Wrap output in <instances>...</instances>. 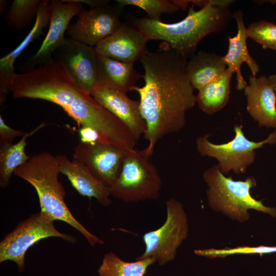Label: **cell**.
<instances>
[{
    "label": "cell",
    "mask_w": 276,
    "mask_h": 276,
    "mask_svg": "<svg viewBox=\"0 0 276 276\" xmlns=\"http://www.w3.org/2000/svg\"><path fill=\"white\" fill-rule=\"evenodd\" d=\"M148 40L139 30L122 23L113 34L99 42L96 52L123 62L133 63L147 52Z\"/></svg>",
    "instance_id": "9a60e30c"
},
{
    "label": "cell",
    "mask_w": 276,
    "mask_h": 276,
    "mask_svg": "<svg viewBox=\"0 0 276 276\" xmlns=\"http://www.w3.org/2000/svg\"><path fill=\"white\" fill-rule=\"evenodd\" d=\"M7 4V1L6 0H1L0 1V13L1 14L5 10L6 6Z\"/></svg>",
    "instance_id": "d6a6232c"
},
{
    "label": "cell",
    "mask_w": 276,
    "mask_h": 276,
    "mask_svg": "<svg viewBox=\"0 0 276 276\" xmlns=\"http://www.w3.org/2000/svg\"><path fill=\"white\" fill-rule=\"evenodd\" d=\"M122 8L118 4L88 10L82 8L76 22L68 26L67 34L73 40L95 47L122 25L120 17Z\"/></svg>",
    "instance_id": "30bf717a"
},
{
    "label": "cell",
    "mask_w": 276,
    "mask_h": 276,
    "mask_svg": "<svg viewBox=\"0 0 276 276\" xmlns=\"http://www.w3.org/2000/svg\"><path fill=\"white\" fill-rule=\"evenodd\" d=\"M59 173L56 156L48 152H41L31 156L13 174L34 188L42 216L53 222L59 220L67 223L81 233L91 246L103 244V240L88 231L69 210L64 201V186L58 179Z\"/></svg>",
    "instance_id": "277c9868"
},
{
    "label": "cell",
    "mask_w": 276,
    "mask_h": 276,
    "mask_svg": "<svg viewBox=\"0 0 276 276\" xmlns=\"http://www.w3.org/2000/svg\"><path fill=\"white\" fill-rule=\"evenodd\" d=\"M51 14L49 28L39 50L25 64L27 71L52 61V55L65 40L64 33L72 18L82 9V3L76 0L50 1Z\"/></svg>",
    "instance_id": "7c38bea8"
},
{
    "label": "cell",
    "mask_w": 276,
    "mask_h": 276,
    "mask_svg": "<svg viewBox=\"0 0 276 276\" xmlns=\"http://www.w3.org/2000/svg\"><path fill=\"white\" fill-rule=\"evenodd\" d=\"M27 132L16 130L9 127L0 116V145L12 144L13 140L17 137L22 136Z\"/></svg>",
    "instance_id": "f1b7e54d"
},
{
    "label": "cell",
    "mask_w": 276,
    "mask_h": 276,
    "mask_svg": "<svg viewBox=\"0 0 276 276\" xmlns=\"http://www.w3.org/2000/svg\"><path fill=\"white\" fill-rule=\"evenodd\" d=\"M274 252H276V246L264 245L258 246H242L223 249L209 248L194 250V253L196 255L210 258H223L235 254H258L262 256L264 254Z\"/></svg>",
    "instance_id": "83f0119b"
},
{
    "label": "cell",
    "mask_w": 276,
    "mask_h": 276,
    "mask_svg": "<svg viewBox=\"0 0 276 276\" xmlns=\"http://www.w3.org/2000/svg\"><path fill=\"white\" fill-rule=\"evenodd\" d=\"M166 221L157 229L144 234L145 249L136 260L153 258L160 265H164L174 260L177 249L187 238L188 217L182 204L171 198L166 201Z\"/></svg>",
    "instance_id": "ba28073f"
},
{
    "label": "cell",
    "mask_w": 276,
    "mask_h": 276,
    "mask_svg": "<svg viewBox=\"0 0 276 276\" xmlns=\"http://www.w3.org/2000/svg\"><path fill=\"white\" fill-rule=\"evenodd\" d=\"M13 91L17 99H40L60 106L79 126L94 129L105 140L112 139L120 129V121L79 89L58 60L19 74Z\"/></svg>",
    "instance_id": "7a4b0ae2"
},
{
    "label": "cell",
    "mask_w": 276,
    "mask_h": 276,
    "mask_svg": "<svg viewBox=\"0 0 276 276\" xmlns=\"http://www.w3.org/2000/svg\"><path fill=\"white\" fill-rule=\"evenodd\" d=\"M80 140L88 143H106L100 134L94 129L86 127H81L79 130ZM107 144V143H106Z\"/></svg>",
    "instance_id": "f546056e"
},
{
    "label": "cell",
    "mask_w": 276,
    "mask_h": 276,
    "mask_svg": "<svg viewBox=\"0 0 276 276\" xmlns=\"http://www.w3.org/2000/svg\"><path fill=\"white\" fill-rule=\"evenodd\" d=\"M97 55L100 83L127 93L133 90L139 79L143 77V75L136 72L133 63L123 62L98 53Z\"/></svg>",
    "instance_id": "ffe728a7"
},
{
    "label": "cell",
    "mask_w": 276,
    "mask_h": 276,
    "mask_svg": "<svg viewBox=\"0 0 276 276\" xmlns=\"http://www.w3.org/2000/svg\"><path fill=\"white\" fill-rule=\"evenodd\" d=\"M91 95L129 129L137 142L144 134L146 125L139 101L131 99L121 90L100 82Z\"/></svg>",
    "instance_id": "5bb4252c"
},
{
    "label": "cell",
    "mask_w": 276,
    "mask_h": 276,
    "mask_svg": "<svg viewBox=\"0 0 276 276\" xmlns=\"http://www.w3.org/2000/svg\"><path fill=\"white\" fill-rule=\"evenodd\" d=\"M202 176L208 187V201L213 210L239 222L249 219V210L276 217V208L266 206L252 196L250 191L257 185L253 176L244 180H235L223 174L217 164L205 170Z\"/></svg>",
    "instance_id": "5b68a950"
},
{
    "label": "cell",
    "mask_w": 276,
    "mask_h": 276,
    "mask_svg": "<svg viewBox=\"0 0 276 276\" xmlns=\"http://www.w3.org/2000/svg\"><path fill=\"white\" fill-rule=\"evenodd\" d=\"M127 152L109 144L80 141L74 149L72 159L85 165L109 188L120 173Z\"/></svg>",
    "instance_id": "4fadbf2b"
},
{
    "label": "cell",
    "mask_w": 276,
    "mask_h": 276,
    "mask_svg": "<svg viewBox=\"0 0 276 276\" xmlns=\"http://www.w3.org/2000/svg\"><path fill=\"white\" fill-rule=\"evenodd\" d=\"M248 38L260 44L264 49L276 51V25L265 20L250 24L247 28Z\"/></svg>",
    "instance_id": "4316f807"
},
{
    "label": "cell",
    "mask_w": 276,
    "mask_h": 276,
    "mask_svg": "<svg viewBox=\"0 0 276 276\" xmlns=\"http://www.w3.org/2000/svg\"><path fill=\"white\" fill-rule=\"evenodd\" d=\"M42 123L22 136L16 143L0 145V186L8 187L11 175L20 166L27 162L30 156L25 152L27 139L44 126Z\"/></svg>",
    "instance_id": "603a6c76"
},
{
    "label": "cell",
    "mask_w": 276,
    "mask_h": 276,
    "mask_svg": "<svg viewBox=\"0 0 276 276\" xmlns=\"http://www.w3.org/2000/svg\"><path fill=\"white\" fill-rule=\"evenodd\" d=\"M237 26V32L235 36L228 40V48L223 59L228 68L232 73L236 74V88L238 90H244L247 83L243 77L241 71V65L246 63L249 67L251 75L256 77L260 68L256 60L250 55L247 46V28L243 20V13L241 10H237L232 15Z\"/></svg>",
    "instance_id": "d6986e66"
},
{
    "label": "cell",
    "mask_w": 276,
    "mask_h": 276,
    "mask_svg": "<svg viewBox=\"0 0 276 276\" xmlns=\"http://www.w3.org/2000/svg\"><path fill=\"white\" fill-rule=\"evenodd\" d=\"M232 0H208L200 9L189 7L181 21L166 23L149 18H133V27L149 40H162L187 59L195 54L199 42L211 33L225 30L230 19Z\"/></svg>",
    "instance_id": "3957f363"
},
{
    "label": "cell",
    "mask_w": 276,
    "mask_h": 276,
    "mask_svg": "<svg viewBox=\"0 0 276 276\" xmlns=\"http://www.w3.org/2000/svg\"><path fill=\"white\" fill-rule=\"evenodd\" d=\"M56 51L58 59L76 86L91 94L99 82L98 55L95 47L66 38Z\"/></svg>",
    "instance_id": "8fae6325"
},
{
    "label": "cell",
    "mask_w": 276,
    "mask_h": 276,
    "mask_svg": "<svg viewBox=\"0 0 276 276\" xmlns=\"http://www.w3.org/2000/svg\"><path fill=\"white\" fill-rule=\"evenodd\" d=\"M51 14L50 1L43 0L38 10L35 23L24 39L13 50L0 59V104L7 100L10 91L12 79L16 74L14 63L28 45L43 34V29L50 24Z\"/></svg>",
    "instance_id": "ac0fdd59"
},
{
    "label": "cell",
    "mask_w": 276,
    "mask_h": 276,
    "mask_svg": "<svg viewBox=\"0 0 276 276\" xmlns=\"http://www.w3.org/2000/svg\"><path fill=\"white\" fill-rule=\"evenodd\" d=\"M60 173L65 175L72 186L81 195L95 198L101 204L108 206L111 203L109 187L103 183L83 164L69 159L65 155L56 156Z\"/></svg>",
    "instance_id": "e0dca14e"
},
{
    "label": "cell",
    "mask_w": 276,
    "mask_h": 276,
    "mask_svg": "<svg viewBox=\"0 0 276 276\" xmlns=\"http://www.w3.org/2000/svg\"><path fill=\"white\" fill-rule=\"evenodd\" d=\"M144 150L128 151L120 173L109 187L111 195L126 202L157 200L162 179Z\"/></svg>",
    "instance_id": "8992f818"
},
{
    "label": "cell",
    "mask_w": 276,
    "mask_h": 276,
    "mask_svg": "<svg viewBox=\"0 0 276 276\" xmlns=\"http://www.w3.org/2000/svg\"><path fill=\"white\" fill-rule=\"evenodd\" d=\"M268 77L276 95V73L269 76Z\"/></svg>",
    "instance_id": "1f68e13d"
},
{
    "label": "cell",
    "mask_w": 276,
    "mask_h": 276,
    "mask_svg": "<svg viewBox=\"0 0 276 276\" xmlns=\"http://www.w3.org/2000/svg\"><path fill=\"white\" fill-rule=\"evenodd\" d=\"M77 2L81 3H85L89 5L91 8H95L100 6L107 5L109 3L108 1L105 0H76Z\"/></svg>",
    "instance_id": "4dcf8cb0"
},
{
    "label": "cell",
    "mask_w": 276,
    "mask_h": 276,
    "mask_svg": "<svg viewBox=\"0 0 276 276\" xmlns=\"http://www.w3.org/2000/svg\"><path fill=\"white\" fill-rule=\"evenodd\" d=\"M234 130V139L225 143H212L209 140L210 134L199 136L196 140V149L199 154L216 159L221 172L224 175L231 171L237 175L245 173L256 159V150L266 144L273 145L276 143V131L264 140L255 142L246 137L242 124L236 125Z\"/></svg>",
    "instance_id": "52a82bcc"
},
{
    "label": "cell",
    "mask_w": 276,
    "mask_h": 276,
    "mask_svg": "<svg viewBox=\"0 0 276 276\" xmlns=\"http://www.w3.org/2000/svg\"><path fill=\"white\" fill-rule=\"evenodd\" d=\"M244 89L247 110L259 127L276 129V95L268 77L250 76Z\"/></svg>",
    "instance_id": "2e32d148"
},
{
    "label": "cell",
    "mask_w": 276,
    "mask_h": 276,
    "mask_svg": "<svg viewBox=\"0 0 276 276\" xmlns=\"http://www.w3.org/2000/svg\"><path fill=\"white\" fill-rule=\"evenodd\" d=\"M226 68L223 56L204 51L190 57L186 65L191 84L197 90L218 77Z\"/></svg>",
    "instance_id": "44dd1931"
},
{
    "label": "cell",
    "mask_w": 276,
    "mask_h": 276,
    "mask_svg": "<svg viewBox=\"0 0 276 276\" xmlns=\"http://www.w3.org/2000/svg\"><path fill=\"white\" fill-rule=\"evenodd\" d=\"M145 84L133 90L140 96V108L145 121V152L151 156L157 141L181 130L187 112L196 103V95L186 72L188 59L163 42L154 51L147 52L140 60Z\"/></svg>",
    "instance_id": "6da1fadb"
},
{
    "label": "cell",
    "mask_w": 276,
    "mask_h": 276,
    "mask_svg": "<svg viewBox=\"0 0 276 276\" xmlns=\"http://www.w3.org/2000/svg\"><path fill=\"white\" fill-rule=\"evenodd\" d=\"M43 0H14L7 11V24L18 31L30 24L36 18Z\"/></svg>",
    "instance_id": "d4e9b609"
},
{
    "label": "cell",
    "mask_w": 276,
    "mask_h": 276,
    "mask_svg": "<svg viewBox=\"0 0 276 276\" xmlns=\"http://www.w3.org/2000/svg\"><path fill=\"white\" fill-rule=\"evenodd\" d=\"M117 4L122 8L131 5L144 10L149 18L160 20L162 14H172L180 10L173 1L169 0H117Z\"/></svg>",
    "instance_id": "484cf974"
},
{
    "label": "cell",
    "mask_w": 276,
    "mask_h": 276,
    "mask_svg": "<svg viewBox=\"0 0 276 276\" xmlns=\"http://www.w3.org/2000/svg\"><path fill=\"white\" fill-rule=\"evenodd\" d=\"M156 262L153 258L126 262L110 251L104 255L99 276H144L148 267Z\"/></svg>",
    "instance_id": "cb8c5ba5"
},
{
    "label": "cell",
    "mask_w": 276,
    "mask_h": 276,
    "mask_svg": "<svg viewBox=\"0 0 276 276\" xmlns=\"http://www.w3.org/2000/svg\"><path fill=\"white\" fill-rule=\"evenodd\" d=\"M233 74L227 68L220 76L198 90L196 100L200 109L211 115L226 106L229 100Z\"/></svg>",
    "instance_id": "7402d4cb"
},
{
    "label": "cell",
    "mask_w": 276,
    "mask_h": 276,
    "mask_svg": "<svg viewBox=\"0 0 276 276\" xmlns=\"http://www.w3.org/2000/svg\"><path fill=\"white\" fill-rule=\"evenodd\" d=\"M49 237L60 238L71 243L77 241L75 237L58 232L53 221L42 216L40 212L37 213L21 221L2 240L0 262L12 261L17 264L18 270L22 271L28 249L39 240Z\"/></svg>",
    "instance_id": "9c48e42d"
}]
</instances>
